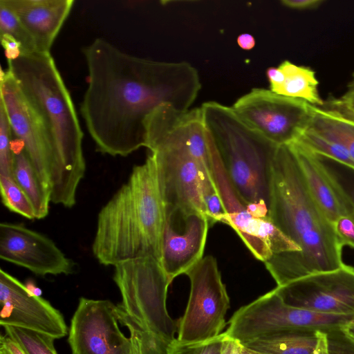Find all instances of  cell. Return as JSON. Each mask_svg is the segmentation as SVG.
Wrapping results in <instances>:
<instances>
[{"instance_id":"obj_1","label":"cell","mask_w":354,"mask_h":354,"mask_svg":"<svg viewBox=\"0 0 354 354\" xmlns=\"http://www.w3.org/2000/svg\"><path fill=\"white\" fill-rule=\"evenodd\" d=\"M88 71L80 113L98 151L127 156L145 147V121L158 106L189 109L201 89L187 62L127 53L102 38L83 48Z\"/></svg>"},{"instance_id":"obj_2","label":"cell","mask_w":354,"mask_h":354,"mask_svg":"<svg viewBox=\"0 0 354 354\" xmlns=\"http://www.w3.org/2000/svg\"><path fill=\"white\" fill-rule=\"evenodd\" d=\"M268 217L301 252L264 264L277 286L343 267L342 245L313 197L290 145L277 147L272 160Z\"/></svg>"},{"instance_id":"obj_3","label":"cell","mask_w":354,"mask_h":354,"mask_svg":"<svg viewBox=\"0 0 354 354\" xmlns=\"http://www.w3.org/2000/svg\"><path fill=\"white\" fill-rule=\"evenodd\" d=\"M165 221L156 162L149 154L99 212L93 254L104 266L148 257L160 261Z\"/></svg>"},{"instance_id":"obj_4","label":"cell","mask_w":354,"mask_h":354,"mask_svg":"<svg viewBox=\"0 0 354 354\" xmlns=\"http://www.w3.org/2000/svg\"><path fill=\"white\" fill-rule=\"evenodd\" d=\"M8 69L53 138L61 180L53 203L71 208L86 171L84 133L71 94L50 53H22L8 61Z\"/></svg>"},{"instance_id":"obj_5","label":"cell","mask_w":354,"mask_h":354,"mask_svg":"<svg viewBox=\"0 0 354 354\" xmlns=\"http://www.w3.org/2000/svg\"><path fill=\"white\" fill-rule=\"evenodd\" d=\"M206 132L229 180L246 205L270 199V167L277 145L250 127L231 106L215 101L201 106Z\"/></svg>"},{"instance_id":"obj_6","label":"cell","mask_w":354,"mask_h":354,"mask_svg":"<svg viewBox=\"0 0 354 354\" xmlns=\"http://www.w3.org/2000/svg\"><path fill=\"white\" fill-rule=\"evenodd\" d=\"M114 268L113 281L122 297L118 308L167 342L174 341L178 322L167 312V294L171 283L160 261L140 258Z\"/></svg>"},{"instance_id":"obj_7","label":"cell","mask_w":354,"mask_h":354,"mask_svg":"<svg viewBox=\"0 0 354 354\" xmlns=\"http://www.w3.org/2000/svg\"><path fill=\"white\" fill-rule=\"evenodd\" d=\"M354 317L326 314L286 304L273 289L234 313L225 331L241 344L289 330H322L341 328Z\"/></svg>"},{"instance_id":"obj_8","label":"cell","mask_w":354,"mask_h":354,"mask_svg":"<svg viewBox=\"0 0 354 354\" xmlns=\"http://www.w3.org/2000/svg\"><path fill=\"white\" fill-rule=\"evenodd\" d=\"M1 100L12 134L22 141L25 151L51 202L60 185L61 170L53 138L44 120L26 98L11 72L1 69Z\"/></svg>"},{"instance_id":"obj_9","label":"cell","mask_w":354,"mask_h":354,"mask_svg":"<svg viewBox=\"0 0 354 354\" xmlns=\"http://www.w3.org/2000/svg\"><path fill=\"white\" fill-rule=\"evenodd\" d=\"M185 274L190 281V292L185 313L178 322L176 339L199 342L214 338L222 333L230 308L216 259L203 257Z\"/></svg>"},{"instance_id":"obj_10","label":"cell","mask_w":354,"mask_h":354,"mask_svg":"<svg viewBox=\"0 0 354 354\" xmlns=\"http://www.w3.org/2000/svg\"><path fill=\"white\" fill-rule=\"evenodd\" d=\"M206 132V131H205ZM212 176L225 212L223 223L230 226L253 256L263 263L273 255L294 257L301 248L271 220L257 218L247 209L235 192L214 145L206 132Z\"/></svg>"},{"instance_id":"obj_11","label":"cell","mask_w":354,"mask_h":354,"mask_svg":"<svg viewBox=\"0 0 354 354\" xmlns=\"http://www.w3.org/2000/svg\"><path fill=\"white\" fill-rule=\"evenodd\" d=\"M250 127L277 146L296 141L311 122L315 106L264 88H254L231 106Z\"/></svg>"},{"instance_id":"obj_12","label":"cell","mask_w":354,"mask_h":354,"mask_svg":"<svg viewBox=\"0 0 354 354\" xmlns=\"http://www.w3.org/2000/svg\"><path fill=\"white\" fill-rule=\"evenodd\" d=\"M156 162L166 209L206 216L200 187L202 166L188 147L178 142H162L147 147Z\"/></svg>"},{"instance_id":"obj_13","label":"cell","mask_w":354,"mask_h":354,"mask_svg":"<svg viewBox=\"0 0 354 354\" xmlns=\"http://www.w3.org/2000/svg\"><path fill=\"white\" fill-rule=\"evenodd\" d=\"M117 306L108 299L80 297L71 319L72 354H129L130 339L120 330Z\"/></svg>"},{"instance_id":"obj_14","label":"cell","mask_w":354,"mask_h":354,"mask_svg":"<svg viewBox=\"0 0 354 354\" xmlns=\"http://www.w3.org/2000/svg\"><path fill=\"white\" fill-rule=\"evenodd\" d=\"M274 290L288 306L354 317V268L351 266L313 274Z\"/></svg>"},{"instance_id":"obj_15","label":"cell","mask_w":354,"mask_h":354,"mask_svg":"<svg viewBox=\"0 0 354 354\" xmlns=\"http://www.w3.org/2000/svg\"><path fill=\"white\" fill-rule=\"evenodd\" d=\"M0 325L23 328L56 339L68 328L62 313L47 300L32 294L19 280L0 270Z\"/></svg>"},{"instance_id":"obj_16","label":"cell","mask_w":354,"mask_h":354,"mask_svg":"<svg viewBox=\"0 0 354 354\" xmlns=\"http://www.w3.org/2000/svg\"><path fill=\"white\" fill-rule=\"evenodd\" d=\"M0 258L36 275L69 274L74 263L45 235L22 224H0Z\"/></svg>"},{"instance_id":"obj_17","label":"cell","mask_w":354,"mask_h":354,"mask_svg":"<svg viewBox=\"0 0 354 354\" xmlns=\"http://www.w3.org/2000/svg\"><path fill=\"white\" fill-rule=\"evenodd\" d=\"M209 227L203 214L165 208L160 262L170 283L203 258Z\"/></svg>"},{"instance_id":"obj_18","label":"cell","mask_w":354,"mask_h":354,"mask_svg":"<svg viewBox=\"0 0 354 354\" xmlns=\"http://www.w3.org/2000/svg\"><path fill=\"white\" fill-rule=\"evenodd\" d=\"M19 18L32 37L37 52L50 50L65 21L74 0H0Z\"/></svg>"},{"instance_id":"obj_19","label":"cell","mask_w":354,"mask_h":354,"mask_svg":"<svg viewBox=\"0 0 354 354\" xmlns=\"http://www.w3.org/2000/svg\"><path fill=\"white\" fill-rule=\"evenodd\" d=\"M289 145L294 150L313 197L328 219L333 223L341 216L348 215L314 153L297 141Z\"/></svg>"},{"instance_id":"obj_20","label":"cell","mask_w":354,"mask_h":354,"mask_svg":"<svg viewBox=\"0 0 354 354\" xmlns=\"http://www.w3.org/2000/svg\"><path fill=\"white\" fill-rule=\"evenodd\" d=\"M270 90L277 94L299 99L315 106L324 104L318 91L319 81L310 67L282 62L269 75Z\"/></svg>"},{"instance_id":"obj_21","label":"cell","mask_w":354,"mask_h":354,"mask_svg":"<svg viewBox=\"0 0 354 354\" xmlns=\"http://www.w3.org/2000/svg\"><path fill=\"white\" fill-rule=\"evenodd\" d=\"M12 150L14 154L13 178L30 199L35 218L42 219L48 214L50 194L41 182L25 151L24 145L20 142L14 143Z\"/></svg>"},{"instance_id":"obj_22","label":"cell","mask_w":354,"mask_h":354,"mask_svg":"<svg viewBox=\"0 0 354 354\" xmlns=\"http://www.w3.org/2000/svg\"><path fill=\"white\" fill-rule=\"evenodd\" d=\"M317 331H283L254 339L243 345L263 354H314L318 343Z\"/></svg>"},{"instance_id":"obj_23","label":"cell","mask_w":354,"mask_h":354,"mask_svg":"<svg viewBox=\"0 0 354 354\" xmlns=\"http://www.w3.org/2000/svg\"><path fill=\"white\" fill-rule=\"evenodd\" d=\"M313 153L347 214L354 218V169L335 159Z\"/></svg>"},{"instance_id":"obj_24","label":"cell","mask_w":354,"mask_h":354,"mask_svg":"<svg viewBox=\"0 0 354 354\" xmlns=\"http://www.w3.org/2000/svg\"><path fill=\"white\" fill-rule=\"evenodd\" d=\"M308 128L344 146L354 160V122L315 106Z\"/></svg>"},{"instance_id":"obj_25","label":"cell","mask_w":354,"mask_h":354,"mask_svg":"<svg viewBox=\"0 0 354 354\" xmlns=\"http://www.w3.org/2000/svg\"><path fill=\"white\" fill-rule=\"evenodd\" d=\"M117 313L119 323L129 331L131 346L129 354H167L169 343L153 333L118 306Z\"/></svg>"},{"instance_id":"obj_26","label":"cell","mask_w":354,"mask_h":354,"mask_svg":"<svg viewBox=\"0 0 354 354\" xmlns=\"http://www.w3.org/2000/svg\"><path fill=\"white\" fill-rule=\"evenodd\" d=\"M5 335L15 341L25 354H58L55 338L35 330L19 327L3 326Z\"/></svg>"},{"instance_id":"obj_27","label":"cell","mask_w":354,"mask_h":354,"mask_svg":"<svg viewBox=\"0 0 354 354\" xmlns=\"http://www.w3.org/2000/svg\"><path fill=\"white\" fill-rule=\"evenodd\" d=\"M312 151L335 159L354 169V160L342 145L308 128L296 140Z\"/></svg>"},{"instance_id":"obj_28","label":"cell","mask_w":354,"mask_h":354,"mask_svg":"<svg viewBox=\"0 0 354 354\" xmlns=\"http://www.w3.org/2000/svg\"><path fill=\"white\" fill-rule=\"evenodd\" d=\"M0 191L2 203L10 211L30 220L35 218L30 199L14 178L0 175Z\"/></svg>"},{"instance_id":"obj_29","label":"cell","mask_w":354,"mask_h":354,"mask_svg":"<svg viewBox=\"0 0 354 354\" xmlns=\"http://www.w3.org/2000/svg\"><path fill=\"white\" fill-rule=\"evenodd\" d=\"M200 187L209 225L212 226L218 222L223 223L225 212L212 171L200 172Z\"/></svg>"},{"instance_id":"obj_30","label":"cell","mask_w":354,"mask_h":354,"mask_svg":"<svg viewBox=\"0 0 354 354\" xmlns=\"http://www.w3.org/2000/svg\"><path fill=\"white\" fill-rule=\"evenodd\" d=\"M7 35L21 46L23 53L37 52L35 43L16 15L0 2V35Z\"/></svg>"},{"instance_id":"obj_31","label":"cell","mask_w":354,"mask_h":354,"mask_svg":"<svg viewBox=\"0 0 354 354\" xmlns=\"http://www.w3.org/2000/svg\"><path fill=\"white\" fill-rule=\"evenodd\" d=\"M225 333L199 342H181L176 338L168 344L167 354H222Z\"/></svg>"},{"instance_id":"obj_32","label":"cell","mask_w":354,"mask_h":354,"mask_svg":"<svg viewBox=\"0 0 354 354\" xmlns=\"http://www.w3.org/2000/svg\"><path fill=\"white\" fill-rule=\"evenodd\" d=\"M12 132L3 103L0 101V175L13 178Z\"/></svg>"},{"instance_id":"obj_33","label":"cell","mask_w":354,"mask_h":354,"mask_svg":"<svg viewBox=\"0 0 354 354\" xmlns=\"http://www.w3.org/2000/svg\"><path fill=\"white\" fill-rule=\"evenodd\" d=\"M319 107L354 122V72L344 93L338 97L329 96Z\"/></svg>"},{"instance_id":"obj_34","label":"cell","mask_w":354,"mask_h":354,"mask_svg":"<svg viewBox=\"0 0 354 354\" xmlns=\"http://www.w3.org/2000/svg\"><path fill=\"white\" fill-rule=\"evenodd\" d=\"M329 354H354V339L341 328L325 331Z\"/></svg>"},{"instance_id":"obj_35","label":"cell","mask_w":354,"mask_h":354,"mask_svg":"<svg viewBox=\"0 0 354 354\" xmlns=\"http://www.w3.org/2000/svg\"><path fill=\"white\" fill-rule=\"evenodd\" d=\"M332 224L342 245L354 248V218L349 215H343Z\"/></svg>"},{"instance_id":"obj_36","label":"cell","mask_w":354,"mask_h":354,"mask_svg":"<svg viewBox=\"0 0 354 354\" xmlns=\"http://www.w3.org/2000/svg\"><path fill=\"white\" fill-rule=\"evenodd\" d=\"M281 3L288 8L297 10H314L319 8L324 0H282Z\"/></svg>"},{"instance_id":"obj_37","label":"cell","mask_w":354,"mask_h":354,"mask_svg":"<svg viewBox=\"0 0 354 354\" xmlns=\"http://www.w3.org/2000/svg\"><path fill=\"white\" fill-rule=\"evenodd\" d=\"M1 41L8 61L15 59L21 55L20 44L10 36L1 35Z\"/></svg>"},{"instance_id":"obj_38","label":"cell","mask_w":354,"mask_h":354,"mask_svg":"<svg viewBox=\"0 0 354 354\" xmlns=\"http://www.w3.org/2000/svg\"><path fill=\"white\" fill-rule=\"evenodd\" d=\"M0 354H25L20 346L6 335L0 337Z\"/></svg>"},{"instance_id":"obj_39","label":"cell","mask_w":354,"mask_h":354,"mask_svg":"<svg viewBox=\"0 0 354 354\" xmlns=\"http://www.w3.org/2000/svg\"><path fill=\"white\" fill-rule=\"evenodd\" d=\"M225 335L222 354H242V344L226 334Z\"/></svg>"},{"instance_id":"obj_40","label":"cell","mask_w":354,"mask_h":354,"mask_svg":"<svg viewBox=\"0 0 354 354\" xmlns=\"http://www.w3.org/2000/svg\"><path fill=\"white\" fill-rule=\"evenodd\" d=\"M237 43L243 50H250L255 46L254 37L248 33H243L237 37Z\"/></svg>"},{"instance_id":"obj_41","label":"cell","mask_w":354,"mask_h":354,"mask_svg":"<svg viewBox=\"0 0 354 354\" xmlns=\"http://www.w3.org/2000/svg\"><path fill=\"white\" fill-rule=\"evenodd\" d=\"M318 343L314 354H329L325 331L317 330Z\"/></svg>"},{"instance_id":"obj_42","label":"cell","mask_w":354,"mask_h":354,"mask_svg":"<svg viewBox=\"0 0 354 354\" xmlns=\"http://www.w3.org/2000/svg\"><path fill=\"white\" fill-rule=\"evenodd\" d=\"M26 288L34 295L41 297V290L39 288L37 287L32 281H28L25 284Z\"/></svg>"},{"instance_id":"obj_43","label":"cell","mask_w":354,"mask_h":354,"mask_svg":"<svg viewBox=\"0 0 354 354\" xmlns=\"http://www.w3.org/2000/svg\"><path fill=\"white\" fill-rule=\"evenodd\" d=\"M343 330L354 339V320L342 326Z\"/></svg>"},{"instance_id":"obj_44","label":"cell","mask_w":354,"mask_h":354,"mask_svg":"<svg viewBox=\"0 0 354 354\" xmlns=\"http://www.w3.org/2000/svg\"><path fill=\"white\" fill-rule=\"evenodd\" d=\"M242 354H263L250 349L242 344Z\"/></svg>"}]
</instances>
